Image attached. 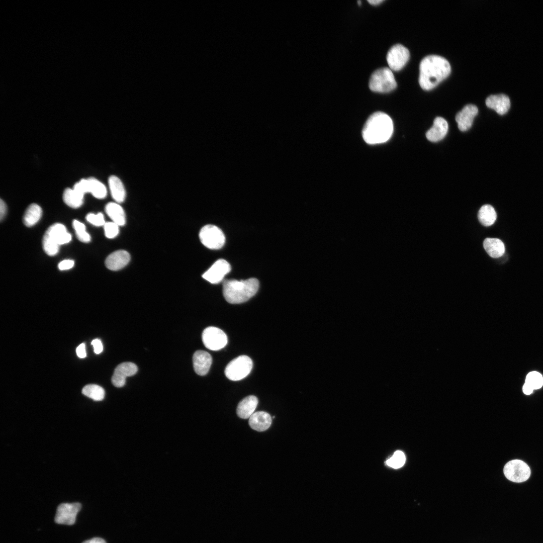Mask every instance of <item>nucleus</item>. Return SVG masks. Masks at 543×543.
<instances>
[{
	"label": "nucleus",
	"mask_w": 543,
	"mask_h": 543,
	"mask_svg": "<svg viewBox=\"0 0 543 543\" xmlns=\"http://www.w3.org/2000/svg\"><path fill=\"white\" fill-rule=\"evenodd\" d=\"M451 67L444 57L436 55L423 58L419 65V83L422 88L429 90L449 74Z\"/></svg>",
	"instance_id": "1"
},
{
	"label": "nucleus",
	"mask_w": 543,
	"mask_h": 543,
	"mask_svg": "<svg viewBox=\"0 0 543 543\" xmlns=\"http://www.w3.org/2000/svg\"><path fill=\"white\" fill-rule=\"evenodd\" d=\"M393 132L391 118L386 113L377 112L372 114L367 120L362 135L368 144H376L388 141Z\"/></svg>",
	"instance_id": "2"
},
{
	"label": "nucleus",
	"mask_w": 543,
	"mask_h": 543,
	"mask_svg": "<svg viewBox=\"0 0 543 543\" xmlns=\"http://www.w3.org/2000/svg\"><path fill=\"white\" fill-rule=\"evenodd\" d=\"M258 288L259 282L255 278L240 281L226 280L223 282V294L228 303L240 304L253 297Z\"/></svg>",
	"instance_id": "3"
},
{
	"label": "nucleus",
	"mask_w": 543,
	"mask_h": 543,
	"mask_svg": "<svg viewBox=\"0 0 543 543\" xmlns=\"http://www.w3.org/2000/svg\"><path fill=\"white\" fill-rule=\"evenodd\" d=\"M369 86L373 92L388 93L396 88L397 82L391 69L383 67L375 70L372 74Z\"/></svg>",
	"instance_id": "4"
},
{
	"label": "nucleus",
	"mask_w": 543,
	"mask_h": 543,
	"mask_svg": "<svg viewBox=\"0 0 543 543\" xmlns=\"http://www.w3.org/2000/svg\"><path fill=\"white\" fill-rule=\"evenodd\" d=\"M252 366V361L249 357L240 355L229 363L225 369V375L231 381H239L250 373Z\"/></svg>",
	"instance_id": "5"
},
{
	"label": "nucleus",
	"mask_w": 543,
	"mask_h": 543,
	"mask_svg": "<svg viewBox=\"0 0 543 543\" xmlns=\"http://www.w3.org/2000/svg\"><path fill=\"white\" fill-rule=\"evenodd\" d=\"M199 238L204 246L211 249H220L225 242V237L222 231L213 225L204 226L200 231Z\"/></svg>",
	"instance_id": "6"
},
{
	"label": "nucleus",
	"mask_w": 543,
	"mask_h": 543,
	"mask_svg": "<svg viewBox=\"0 0 543 543\" xmlns=\"http://www.w3.org/2000/svg\"><path fill=\"white\" fill-rule=\"evenodd\" d=\"M503 472L509 480L521 483L526 481L530 476V469L528 466L520 460H511L506 464Z\"/></svg>",
	"instance_id": "7"
},
{
	"label": "nucleus",
	"mask_w": 543,
	"mask_h": 543,
	"mask_svg": "<svg viewBox=\"0 0 543 543\" xmlns=\"http://www.w3.org/2000/svg\"><path fill=\"white\" fill-rule=\"evenodd\" d=\"M202 341L204 345L211 350H219L227 343V337L221 329L210 326L205 328L202 333Z\"/></svg>",
	"instance_id": "8"
},
{
	"label": "nucleus",
	"mask_w": 543,
	"mask_h": 543,
	"mask_svg": "<svg viewBox=\"0 0 543 543\" xmlns=\"http://www.w3.org/2000/svg\"><path fill=\"white\" fill-rule=\"evenodd\" d=\"M81 508L78 502L63 503L57 508L54 521L60 524L72 525L76 520L77 513Z\"/></svg>",
	"instance_id": "9"
},
{
	"label": "nucleus",
	"mask_w": 543,
	"mask_h": 543,
	"mask_svg": "<svg viewBox=\"0 0 543 543\" xmlns=\"http://www.w3.org/2000/svg\"><path fill=\"white\" fill-rule=\"evenodd\" d=\"M410 57L408 49L403 45L397 44L389 50L387 61L391 69L398 71L406 64Z\"/></svg>",
	"instance_id": "10"
},
{
	"label": "nucleus",
	"mask_w": 543,
	"mask_h": 543,
	"mask_svg": "<svg viewBox=\"0 0 543 543\" xmlns=\"http://www.w3.org/2000/svg\"><path fill=\"white\" fill-rule=\"evenodd\" d=\"M230 270V264L225 259H220L215 261L202 277L212 284H218L222 281L225 275Z\"/></svg>",
	"instance_id": "11"
},
{
	"label": "nucleus",
	"mask_w": 543,
	"mask_h": 543,
	"mask_svg": "<svg viewBox=\"0 0 543 543\" xmlns=\"http://www.w3.org/2000/svg\"><path fill=\"white\" fill-rule=\"evenodd\" d=\"M137 366L131 362H124L119 365L115 369L112 377V383L116 387L124 386L127 377L134 375L137 372Z\"/></svg>",
	"instance_id": "12"
},
{
	"label": "nucleus",
	"mask_w": 543,
	"mask_h": 543,
	"mask_svg": "<svg viewBox=\"0 0 543 543\" xmlns=\"http://www.w3.org/2000/svg\"><path fill=\"white\" fill-rule=\"evenodd\" d=\"M478 113L477 107L472 104L466 105L456 116L459 129L462 131L469 130Z\"/></svg>",
	"instance_id": "13"
},
{
	"label": "nucleus",
	"mask_w": 543,
	"mask_h": 543,
	"mask_svg": "<svg viewBox=\"0 0 543 543\" xmlns=\"http://www.w3.org/2000/svg\"><path fill=\"white\" fill-rule=\"evenodd\" d=\"M193 363L196 374L200 376H204L208 373L210 369L212 358L208 352L199 350L193 355Z\"/></svg>",
	"instance_id": "14"
},
{
	"label": "nucleus",
	"mask_w": 543,
	"mask_h": 543,
	"mask_svg": "<svg viewBox=\"0 0 543 543\" xmlns=\"http://www.w3.org/2000/svg\"><path fill=\"white\" fill-rule=\"evenodd\" d=\"M130 254L124 250H119L111 253L106 259L105 265L111 270H118L125 266L130 261Z\"/></svg>",
	"instance_id": "15"
},
{
	"label": "nucleus",
	"mask_w": 543,
	"mask_h": 543,
	"mask_svg": "<svg viewBox=\"0 0 543 543\" xmlns=\"http://www.w3.org/2000/svg\"><path fill=\"white\" fill-rule=\"evenodd\" d=\"M486 106L494 110L498 114H506L510 107V101L508 97L504 94L491 95L486 100Z\"/></svg>",
	"instance_id": "16"
},
{
	"label": "nucleus",
	"mask_w": 543,
	"mask_h": 543,
	"mask_svg": "<svg viewBox=\"0 0 543 543\" xmlns=\"http://www.w3.org/2000/svg\"><path fill=\"white\" fill-rule=\"evenodd\" d=\"M448 130V124L442 117H436L432 127L428 130L426 136L431 142H437L442 140L446 135Z\"/></svg>",
	"instance_id": "17"
},
{
	"label": "nucleus",
	"mask_w": 543,
	"mask_h": 543,
	"mask_svg": "<svg viewBox=\"0 0 543 543\" xmlns=\"http://www.w3.org/2000/svg\"><path fill=\"white\" fill-rule=\"evenodd\" d=\"M45 234L59 245L67 243L71 240V234L67 231L65 226L60 223L50 226Z\"/></svg>",
	"instance_id": "18"
},
{
	"label": "nucleus",
	"mask_w": 543,
	"mask_h": 543,
	"mask_svg": "<svg viewBox=\"0 0 543 543\" xmlns=\"http://www.w3.org/2000/svg\"><path fill=\"white\" fill-rule=\"evenodd\" d=\"M272 417L267 412L257 411L249 418L250 427L257 431H263L267 429L272 424Z\"/></svg>",
	"instance_id": "19"
},
{
	"label": "nucleus",
	"mask_w": 543,
	"mask_h": 543,
	"mask_svg": "<svg viewBox=\"0 0 543 543\" xmlns=\"http://www.w3.org/2000/svg\"><path fill=\"white\" fill-rule=\"evenodd\" d=\"M257 398L253 395H250L243 398L238 403L236 413L238 417L242 419H247L253 414L258 404Z\"/></svg>",
	"instance_id": "20"
},
{
	"label": "nucleus",
	"mask_w": 543,
	"mask_h": 543,
	"mask_svg": "<svg viewBox=\"0 0 543 543\" xmlns=\"http://www.w3.org/2000/svg\"><path fill=\"white\" fill-rule=\"evenodd\" d=\"M108 183L113 199L117 203L124 202L126 197V192L121 180L118 176L113 175L109 177Z\"/></svg>",
	"instance_id": "21"
},
{
	"label": "nucleus",
	"mask_w": 543,
	"mask_h": 543,
	"mask_svg": "<svg viewBox=\"0 0 543 543\" xmlns=\"http://www.w3.org/2000/svg\"><path fill=\"white\" fill-rule=\"evenodd\" d=\"M483 247L487 253L492 258L499 257L505 252L504 244L498 238H486L483 241Z\"/></svg>",
	"instance_id": "22"
},
{
	"label": "nucleus",
	"mask_w": 543,
	"mask_h": 543,
	"mask_svg": "<svg viewBox=\"0 0 543 543\" xmlns=\"http://www.w3.org/2000/svg\"><path fill=\"white\" fill-rule=\"evenodd\" d=\"M107 215L113 222L119 226H123L126 222V216L123 208L117 203L110 202L105 207Z\"/></svg>",
	"instance_id": "23"
},
{
	"label": "nucleus",
	"mask_w": 543,
	"mask_h": 543,
	"mask_svg": "<svg viewBox=\"0 0 543 543\" xmlns=\"http://www.w3.org/2000/svg\"><path fill=\"white\" fill-rule=\"evenodd\" d=\"M497 214L494 208L490 205L482 206L478 213L480 223L484 226H490L496 221Z\"/></svg>",
	"instance_id": "24"
},
{
	"label": "nucleus",
	"mask_w": 543,
	"mask_h": 543,
	"mask_svg": "<svg viewBox=\"0 0 543 543\" xmlns=\"http://www.w3.org/2000/svg\"><path fill=\"white\" fill-rule=\"evenodd\" d=\"M42 214V209L39 205L31 204L27 209L23 217L24 224L27 227L34 226L40 220Z\"/></svg>",
	"instance_id": "25"
},
{
	"label": "nucleus",
	"mask_w": 543,
	"mask_h": 543,
	"mask_svg": "<svg viewBox=\"0 0 543 543\" xmlns=\"http://www.w3.org/2000/svg\"><path fill=\"white\" fill-rule=\"evenodd\" d=\"M63 199L67 206L73 208H77L80 207L83 202V195L73 189L67 188L64 192Z\"/></svg>",
	"instance_id": "26"
},
{
	"label": "nucleus",
	"mask_w": 543,
	"mask_h": 543,
	"mask_svg": "<svg viewBox=\"0 0 543 543\" xmlns=\"http://www.w3.org/2000/svg\"><path fill=\"white\" fill-rule=\"evenodd\" d=\"M82 393L95 401H102L105 397V390L101 386L95 384H89L85 386Z\"/></svg>",
	"instance_id": "27"
},
{
	"label": "nucleus",
	"mask_w": 543,
	"mask_h": 543,
	"mask_svg": "<svg viewBox=\"0 0 543 543\" xmlns=\"http://www.w3.org/2000/svg\"><path fill=\"white\" fill-rule=\"evenodd\" d=\"M89 186V193L96 198H105L107 194L106 186L101 182L94 177L88 178Z\"/></svg>",
	"instance_id": "28"
},
{
	"label": "nucleus",
	"mask_w": 543,
	"mask_h": 543,
	"mask_svg": "<svg viewBox=\"0 0 543 543\" xmlns=\"http://www.w3.org/2000/svg\"><path fill=\"white\" fill-rule=\"evenodd\" d=\"M525 383L533 390L538 389L543 385V377L538 372L533 371L527 374Z\"/></svg>",
	"instance_id": "29"
},
{
	"label": "nucleus",
	"mask_w": 543,
	"mask_h": 543,
	"mask_svg": "<svg viewBox=\"0 0 543 543\" xmlns=\"http://www.w3.org/2000/svg\"><path fill=\"white\" fill-rule=\"evenodd\" d=\"M405 461L406 458L403 452L397 450L390 458L386 461V464L390 467L398 469L404 465Z\"/></svg>",
	"instance_id": "30"
},
{
	"label": "nucleus",
	"mask_w": 543,
	"mask_h": 543,
	"mask_svg": "<svg viewBox=\"0 0 543 543\" xmlns=\"http://www.w3.org/2000/svg\"><path fill=\"white\" fill-rule=\"evenodd\" d=\"M73 227L79 241L85 243L90 241V236L86 231L85 226L83 223L74 220L73 221Z\"/></svg>",
	"instance_id": "31"
},
{
	"label": "nucleus",
	"mask_w": 543,
	"mask_h": 543,
	"mask_svg": "<svg viewBox=\"0 0 543 543\" xmlns=\"http://www.w3.org/2000/svg\"><path fill=\"white\" fill-rule=\"evenodd\" d=\"M42 244L44 251L48 255L54 256L59 251V245L45 234L43 238Z\"/></svg>",
	"instance_id": "32"
},
{
	"label": "nucleus",
	"mask_w": 543,
	"mask_h": 543,
	"mask_svg": "<svg viewBox=\"0 0 543 543\" xmlns=\"http://www.w3.org/2000/svg\"><path fill=\"white\" fill-rule=\"evenodd\" d=\"M104 228L105 235L108 238H113L119 233V225L113 222L106 223Z\"/></svg>",
	"instance_id": "33"
},
{
	"label": "nucleus",
	"mask_w": 543,
	"mask_h": 543,
	"mask_svg": "<svg viewBox=\"0 0 543 543\" xmlns=\"http://www.w3.org/2000/svg\"><path fill=\"white\" fill-rule=\"evenodd\" d=\"M86 219L88 222L96 226H104L106 223L104 215L101 213L97 214H88L86 216Z\"/></svg>",
	"instance_id": "34"
},
{
	"label": "nucleus",
	"mask_w": 543,
	"mask_h": 543,
	"mask_svg": "<svg viewBox=\"0 0 543 543\" xmlns=\"http://www.w3.org/2000/svg\"><path fill=\"white\" fill-rule=\"evenodd\" d=\"M73 189L84 196L86 193H89V186L88 179H82L76 183Z\"/></svg>",
	"instance_id": "35"
},
{
	"label": "nucleus",
	"mask_w": 543,
	"mask_h": 543,
	"mask_svg": "<svg viewBox=\"0 0 543 543\" xmlns=\"http://www.w3.org/2000/svg\"><path fill=\"white\" fill-rule=\"evenodd\" d=\"M74 263V261L72 260L65 259L58 264V268L61 270L69 269L73 266Z\"/></svg>",
	"instance_id": "36"
},
{
	"label": "nucleus",
	"mask_w": 543,
	"mask_h": 543,
	"mask_svg": "<svg viewBox=\"0 0 543 543\" xmlns=\"http://www.w3.org/2000/svg\"><path fill=\"white\" fill-rule=\"evenodd\" d=\"M92 344L94 347V351L96 354H99L103 351V344L99 339H94L92 342Z\"/></svg>",
	"instance_id": "37"
},
{
	"label": "nucleus",
	"mask_w": 543,
	"mask_h": 543,
	"mask_svg": "<svg viewBox=\"0 0 543 543\" xmlns=\"http://www.w3.org/2000/svg\"><path fill=\"white\" fill-rule=\"evenodd\" d=\"M77 355L79 358H84L86 356V352L84 343L79 344L76 349Z\"/></svg>",
	"instance_id": "38"
},
{
	"label": "nucleus",
	"mask_w": 543,
	"mask_h": 543,
	"mask_svg": "<svg viewBox=\"0 0 543 543\" xmlns=\"http://www.w3.org/2000/svg\"><path fill=\"white\" fill-rule=\"evenodd\" d=\"M7 212V206L5 202L1 199L0 201V219L2 221L4 218Z\"/></svg>",
	"instance_id": "39"
},
{
	"label": "nucleus",
	"mask_w": 543,
	"mask_h": 543,
	"mask_svg": "<svg viewBox=\"0 0 543 543\" xmlns=\"http://www.w3.org/2000/svg\"><path fill=\"white\" fill-rule=\"evenodd\" d=\"M82 543H106V542L102 538L94 537L90 539L86 540Z\"/></svg>",
	"instance_id": "40"
},
{
	"label": "nucleus",
	"mask_w": 543,
	"mask_h": 543,
	"mask_svg": "<svg viewBox=\"0 0 543 543\" xmlns=\"http://www.w3.org/2000/svg\"><path fill=\"white\" fill-rule=\"evenodd\" d=\"M522 390L523 393L526 395L531 394L533 391V390L525 383L523 386Z\"/></svg>",
	"instance_id": "41"
},
{
	"label": "nucleus",
	"mask_w": 543,
	"mask_h": 543,
	"mask_svg": "<svg viewBox=\"0 0 543 543\" xmlns=\"http://www.w3.org/2000/svg\"><path fill=\"white\" fill-rule=\"evenodd\" d=\"M384 0H368V2L371 5H376L382 3Z\"/></svg>",
	"instance_id": "42"
},
{
	"label": "nucleus",
	"mask_w": 543,
	"mask_h": 543,
	"mask_svg": "<svg viewBox=\"0 0 543 543\" xmlns=\"http://www.w3.org/2000/svg\"><path fill=\"white\" fill-rule=\"evenodd\" d=\"M357 3H358V5H360L361 4V2L360 1H358Z\"/></svg>",
	"instance_id": "43"
},
{
	"label": "nucleus",
	"mask_w": 543,
	"mask_h": 543,
	"mask_svg": "<svg viewBox=\"0 0 543 543\" xmlns=\"http://www.w3.org/2000/svg\"><path fill=\"white\" fill-rule=\"evenodd\" d=\"M275 417L274 416H273V418H274Z\"/></svg>",
	"instance_id": "44"
}]
</instances>
